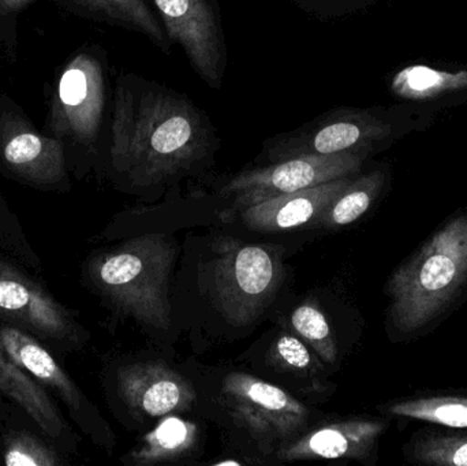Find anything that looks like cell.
<instances>
[{
  "label": "cell",
  "instance_id": "6da1fadb",
  "mask_svg": "<svg viewBox=\"0 0 467 466\" xmlns=\"http://www.w3.org/2000/svg\"><path fill=\"white\" fill-rule=\"evenodd\" d=\"M221 147L210 115L186 93L120 73L112 95L109 166L131 188H155L194 174Z\"/></svg>",
  "mask_w": 467,
  "mask_h": 466
},
{
  "label": "cell",
  "instance_id": "7a4b0ae2",
  "mask_svg": "<svg viewBox=\"0 0 467 466\" xmlns=\"http://www.w3.org/2000/svg\"><path fill=\"white\" fill-rule=\"evenodd\" d=\"M467 290V205L394 271L389 322L400 338L430 330Z\"/></svg>",
  "mask_w": 467,
  "mask_h": 466
},
{
  "label": "cell",
  "instance_id": "3957f363",
  "mask_svg": "<svg viewBox=\"0 0 467 466\" xmlns=\"http://www.w3.org/2000/svg\"><path fill=\"white\" fill-rule=\"evenodd\" d=\"M431 107L403 103L392 107H339L328 109L298 129L277 134L263 145L269 163L306 155L365 153L370 156L395 140L432 123Z\"/></svg>",
  "mask_w": 467,
  "mask_h": 466
},
{
  "label": "cell",
  "instance_id": "277c9868",
  "mask_svg": "<svg viewBox=\"0 0 467 466\" xmlns=\"http://www.w3.org/2000/svg\"><path fill=\"white\" fill-rule=\"evenodd\" d=\"M175 246L163 234L131 238L88 262L93 289L126 316L164 330L171 325L170 275Z\"/></svg>",
  "mask_w": 467,
  "mask_h": 466
},
{
  "label": "cell",
  "instance_id": "5b68a950",
  "mask_svg": "<svg viewBox=\"0 0 467 466\" xmlns=\"http://www.w3.org/2000/svg\"><path fill=\"white\" fill-rule=\"evenodd\" d=\"M280 275L279 260L269 249L235 241L223 243L211 276L216 308L232 325H250L275 295Z\"/></svg>",
  "mask_w": 467,
  "mask_h": 466
},
{
  "label": "cell",
  "instance_id": "8992f818",
  "mask_svg": "<svg viewBox=\"0 0 467 466\" xmlns=\"http://www.w3.org/2000/svg\"><path fill=\"white\" fill-rule=\"evenodd\" d=\"M0 320L62 349H76L87 334L73 312L16 260L0 254Z\"/></svg>",
  "mask_w": 467,
  "mask_h": 466
},
{
  "label": "cell",
  "instance_id": "52a82bcc",
  "mask_svg": "<svg viewBox=\"0 0 467 466\" xmlns=\"http://www.w3.org/2000/svg\"><path fill=\"white\" fill-rule=\"evenodd\" d=\"M367 159L365 153L296 156L238 172L224 183L221 194L234 197L233 213L282 194L354 177Z\"/></svg>",
  "mask_w": 467,
  "mask_h": 466
},
{
  "label": "cell",
  "instance_id": "ba28073f",
  "mask_svg": "<svg viewBox=\"0 0 467 466\" xmlns=\"http://www.w3.org/2000/svg\"><path fill=\"white\" fill-rule=\"evenodd\" d=\"M172 46L185 52L191 67L221 90L229 65L223 14L218 0H150Z\"/></svg>",
  "mask_w": 467,
  "mask_h": 466
},
{
  "label": "cell",
  "instance_id": "9c48e42d",
  "mask_svg": "<svg viewBox=\"0 0 467 466\" xmlns=\"http://www.w3.org/2000/svg\"><path fill=\"white\" fill-rule=\"evenodd\" d=\"M107 66L96 49L79 52L63 68L52 107L57 139L93 147L100 137L107 107Z\"/></svg>",
  "mask_w": 467,
  "mask_h": 466
},
{
  "label": "cell",
  "instance_id": "30bf717a",
  "mask_svg": "<svg viewBox=\"0 0 467 466\" xmlns=\"http://www.w3.org/2000/svg\"><path fill=\"white\" fill-rule=\"evenodd\" d=\"M222 397L234 418L253 437L266 442L293 440L305 431L309 421V409L302 402L252 375L230 374Z\"/></svg>",
  "mask_w": 467,
  "mask_h": 466
},
{
  "label": "cell",
  "instance_id": "8fae6325",
  "mask_svg": "<svg viewBox=\"0 0 467 466\" xmlns=\"http://www.w3.org/2000/svg\"><path fill=\"white\" fill-rule=\"evenodd\" d=\"M0 170L40 191L68 185L62 140L38 133L11 103L0 109Z\"/></svg>",
  "mask_w": 467,
  "mask_h": 466
},
{
  "label": "cell",
  "instance_id": "7c38bea8",
  "mask_svg": "<svg viewBox=\"0 0 467 466\" xmlns=\"http://www.w3.org/2000/svg\"><path fill=\"white\" fill-rule=\"evenodd\" d=\"M0 349L44 388H49L66 405L73 420L85 432L93 431L95 410L57 358L43 347L40 339L22 328L2 323Z\"/></svg>",
  "mask_w": 467,
  "mask_h": 466
},
{
  "label": "cell",
  "instance_id": "4fadbf2b",
  "mask_svg": "<svg viewBox=\"0 0 467 466\" xmlns=\"http://www.w3.org/2000/svg\"><path fill=\"white\" fill-rule=\"evenodd\" d=\"M118 391L139 418H161L193 407L196 391L182 375L161 363H139L118 371Z\"/></svg>",
  "mask_w": 467,
  "mask_h": 466
},
{
  "label": "cell",
  "instance_id": "5bb4252c",
  "mask_svg": "<svg viewBox=\"0 0 467 466\" xmlns=\"http://www.w3.org/2000/svg\"><path fill=\"white\" fill-rule=\"evenodd\" d=\"M354 177L339 178L293 193L282 194L236 211L244 226L257 232H287L313 221L342 193Z\"/></svg>",
  "mask_w": 467,
  "mask_h": 466
},
{
  "label": "cell",
  "instance_id": "9a60e30c",
  "mask_svg": "<svg viewBox=\"0 0 467 466\" xmlns=\"http://www.w3.org/2000/svg\"><path fill=\"white\" fill-rule=\"evenodd\" d=\"M387 421L354 420L327 424L313 430L279 453L285 461L298 460H365L375 451L379 438L386 431Z\"/></svg>",
  "mask_w": 467,
  "mask_h": 466
},
{
  "label": "cell",
  "instance_id": "2e32d148",
  "mask_svg": "<svg viewBox=\"0 0 467 466\" xmlns=\"http://www.w3.org/2000/svg\"><path fill=\"white\" fill-rule=\"evenodd\" d=\"M0 393L16 402L43 431V434L62 450H74L71 430L66 424L51 397L32 375L14 363L0 349Z\"/></svg>",
  "mask_w": 467,
  "mask_h": 466
},
{
  "label": "cell",
  "instance_id": "e0dca14e",
  "mask_svg": "<svg viewBox=\"0 0 467 466\" xmlns=\"http://www.w3.org/2000/svg\"><path fill=\"white\" fill-rule=\"evenodd\" d=\"M389 92L403 103L425 107L460 106L467 103V68L409 65L389 79Z\"/></svg>",
  "mask_w": 467,
  "mask_h": 466
},
{
  "label": "cell",
  "instance_id": "ac0fdd59",
  "mask_svg": "<svg viewBox=\"0 0 467 466\" xmlns=\"http://www.w3.org/2000/svg\"><path fill=\"white\" fill-rule=\"evenodd\" d=\"M93 21L140 33L156 48L170 55L172 43L150 0H66Z\"/></svg>",
  "mask_w": 467,
  "mask_h": 466
},
{
  "label": "cell",
  "instance_id": "d6986e66",
  "mask_svg": "<svg viewBox=\"0 0 467 466\" xmlns=\"http://www.w3.org/2000/svg\"><path fill=\"white\" fill-rule=\"evenodd\" d=\"M197 440L199 429L196 424L170 416L145 435L139 448L131 451L130 460L137 465L178 461L194 450Z\"/></svg>",
  "mask_w": 467,
  "mask_h": 466
},
{
  "label": "cell",
  "instance_id": "ffe728a7",
  "mask_svg": "<svg viewBox=\"0 0 467 466\" xmlns=\"http://www.w3.org/2000/svg\"><path fill=\"white\" fill-rule=\"evenodd\" d=\"M384 170H373L368 174L353 178L350 185L337 194L331 204L313 221L312 226L323 229H339L358 221L378 199L386 185Z\"/></svg>",
  "mask_w": 467,
  "mask_h": 466
},
{
  "label": "cell",
  "instance_id": "44dd1931",
  "mask_svg": "<svg viewBox=\"0 0 467 466\" xmlns=\"http://www.w3.org/2000/svg\"><path fill=\"white\" fill-rule=\"evenodd\" d=\"M389 413L450 429H467V397H424L389 405Z\"/></svg>",
  "mask_w": 467,
  "mask_h": 466
},
{
  "label": "cell",
  "instance_id": "7402d4cb",
  "mask_svg": "<svg viewBox=\"0 0 467 466\" xmlns=\"http://www.w3.org/2000/svg\"><path fill=\"white\" fill-rule=\"evenodd\" d=\"M408 457L422 465L467 466V435L417 432L409 442Z\"/></svg>",
  "mask_w": 467,
  "mask_h": 466
},
{
  "label": "cell",
  "instance_id": "603a6c76",
  "mask_svg": "<svg viewBox=\"0 0 467 466\" xmlns=\"http://www.w3.org/2000/svg\"><path fill=\"white\" fill-rule=\"evenodd\" d=\"M0 461L7 466H59L62 456L37 435L10 430L0 442Z\"/></svg>",
  "mask_w": 467,
  "mask_h": 466
},
{
  "label": "cell",
  "instance_id": "cb8c5ba5",
  "mask_svg": "<svg viewBox=\"0 0 467 466\" xmlns=\"http://www.w3.org/2000/svg\"><path fill=\"white\" fill-rule=\"evenodd\" d=\"M291 326L306 344L315 349L326 363H335L337 356V342L328 320L315 303L299 305L291 315Z\"/></svg>",
  "mask_w": 467,
  "mask_h": 466
},
{
  "label": "cell",
  "instance_id": "d4e9b609",
  "mask_svg": "<svg viewBox=\"0 0 467 466\" xmlns=\"http://www.w3.org/2000/svg\"><path fill=\"white\" fill-rule=\"evenodd\" d=\"M0 254L24 267L40 270L41 260L27 241L21 221L0 194Z\"/></svg>",
  "mask_w": 467,
  "mask_h": 466
},
{
  "label": "cell",
  "instance_id": "484cf974",
  "mask_svg": "<svg viewBox=\"0 0 467 466\" xmlns=\"http://www.w3.org/2000/svg\"><path fill=\"white\" fill-rule=\"evenodd\" d=\"M268 361L277 371L296 377L309 378L320 371L318 361L313 357L306 345L290 334H282L275 339L269 349Z\"/></svg>",
  "mask_w": 467,
  "mask_h": 466
},
{
  "label": "cell",
  "instance_id": "4316f807",
  "mask_svg": "<svg viewBox=\"0 0 467 466\" xmlns=\"http://www.w3.org/2000/svg\"><path fill=\"white\" fill-rule=\"evenodd\" d=\"M309 16L331 19L350 16L373 5L376 0H291Z\"/></svg>",
  "mask_w": 467,
  "mask_h": 466
},
{
  "label": "cell",
  "instance_id": "83f0119b",
  "mask_svg": "<svg viewBox=\"0 0 467 466\" xmlns=\"http://www.w3.org/2000/svg\"><path fill=\"white\" fill-rule=\"evenodd\" d=\"M33 2L35 0H0V18H7V16L21 13Z\"/></svg>",
  "mask_w": 467,
  "mask_h": 466
}]
</instances>
